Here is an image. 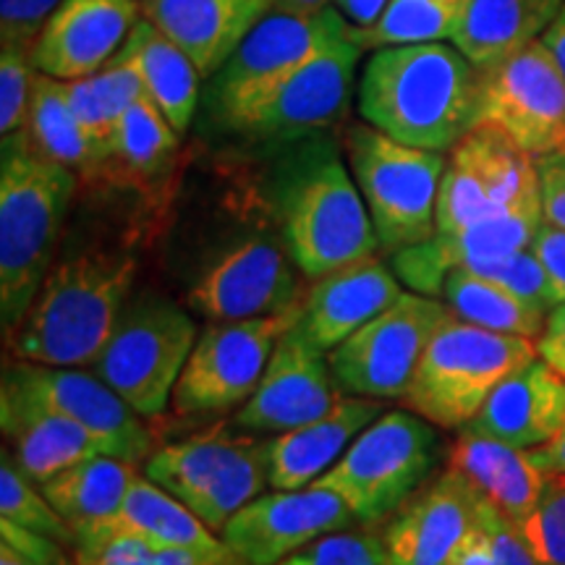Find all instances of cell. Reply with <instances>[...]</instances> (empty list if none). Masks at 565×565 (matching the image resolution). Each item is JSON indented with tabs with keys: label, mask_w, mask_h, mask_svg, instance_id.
<instances>
[{
	"label": "cell",
	"mask_w": 565,
	"mask_h": 565,
	"mask_svg": "<svg viewBox=\"0 0 565 565\" xmlns=\"http://www.w3.org/2000/svg\"><path fill=\"white\" fill-rule=\"evenodd\" d=\"M26 137L45 158H51L71 171L84 175L100 173V160L92 150L87 134L68 103L66 82L55 76H34L30 118H26Z\"/></svg>",
	"instance_id": "33"
},
{
	"label": "cell",
	"mask_w": 565,
	"mask_h": 565,
	"mask_svg": "<svg viewBox=\"0 0 565 565\" xmlns=\"http://www.w3.org/2000/svg\"><path fill=\"white\" fill-rule=\"evenodd\" d=\"M448 317L450 307L435 296L401 294L328 353L338 387L364 398H404L424 351Z\"/></svg>",
	"instance_id": "10"
},
{
	"label": "cell",
	"mask_w": 565,
	"mask_h": 565,
	"mask_svg": "<svg viewBox=\"0 0 565 565\" xmlns=\"http://www.w3.org/2000/svg\"><path fill=\"white\" fill-rule=\"evenodd\" d=\"M242 433H231L221 424L186 440L162 445L145 461V477H150L154 484H160L194 511L221 482L225 463L242 440Z\"/></svg>",
	"instance_id": "31"
},
{
	"label": "cell",
	"mask_w": 565,
	"mask_h": 565,
	"mask_svg": "<svg viewBox=\"0 0 565 565\" xmlns=\"http://www.w3.org/2000/svg\"><path fill=\"white\" fill-rule=\"evenodd\" d=\"M482 492L454 466L424 482L383 529L393 565H450L482 513Z\"/></svg>",
	"instance_id": "19"
},
{
	"label": "cell",
	"mask_w": 565,
	"mask_h": 565,
	"mask_svg": "<svg viewBox=\"0 0 565 565\" xmlns=\"http://www.w3.org/2000/svg\"><path fill=\"white\" fill-rule=\"evenodd\" d=\"M63 0H0V40L3 47L32 51L40 32Z\"/></svg>",
	"instance_id": "43"
},
{
	"label": "cell",
	"mask_w": 565,
	"mask_h": 565,
	"mask_svg": "<svg viewBox=\"0 0 565 565\" xmlns=\"http://www.w3.org/2000/svg\"><path fill=\"white\" fill-rule=\"evenodd\" d=\"M563 6L565 0H469L454 45L484 71L534 42Z\"/></svg>",
	"instance_id": "28"
},
{
	"label": "cell",
	"mask_w": 565,
	"mask_h": 565,
	"mask_svg": "<svg viewBox=\"0 0 565 565\" xmlns=\"http://www.w3.org/2000/svg\"><path fill=\"white\" fill-rule=\"evenodd\" d=\"M565 422V377L545 359L505 377L466 427L515 448H540Z\"/></svg>",
	"instance_id": "25"
},
{
	"label": "cell",
	"mask_w": 565,
	"mask_h": 565,
	"mask_svg": "<svg viewBox=\"0 0 565 565\" xmlns=\"http://www.w3.org/2000/svg\"><path fill=\"white\" fill-rule=\"evenodd\" d=\"M391 0H333V6L351 21L356 30H370L383 17L385 6Z\"/></svg>",
	"instance_id": "48"
},
{
	"label": "cell",
	"mask_w": 565,
	"mask_h": 565,
	"mask_svg": "<svg viewBox=\"0 0 565 565\" xmlns=\"http://www.w3.org/2000/svg\"><path fill=\"white\" fill-rule=\"evenodd\" d=\"M345 150L380 249L395 254L429 242L437 233V196L448 166L443 152L395 141L374 126H353Z\"/></svg>",
	"instance_id": "7"
},
{
	"label": "cell",
	"mask_w": 565,
	"mask_h": 565,
	"mask_svg": "<svg viewBox=\"0 0 565 565\" xmlns=\"http://www.w3.org/2000/svg\"><path fill=\"white\" fill-rule=\"evenodd\" d=\"M299 315L301 303H296L270 317L207 324L173 391L175 414H221L246 404L263 380L275 345Z\"/></svg>",
	"instance_id": "12"
},
{
	"label": "cell",
	"mask_w": 565,
	"mask_h": 565,
	"mask_svg": "<svg viewBox=\"0 0 565 565\" xmlns=\"http://www.w3.org/2000/svg\"><path fill=\"white\" fill-rule=\"evenodd\" d=\"M536 173H540L542 215L550 225L565 231V152L536 158Z\"/></svg>",
	"instance_id": "45"
},
{
	"label": "cell",
	"mask_w": 565,
	"mask_h": 565,
	"mask_svg": "<svg viewBox=\"0 0 565 565\" xmlns=\"http://www.w3.org/2000/svg\"><path fill=\"white\" fill-rule=\"evenodd\" d=\"M542 42H545V45L550 47V53L555 55L557 66H561L563 76H565V6L555 17L553 24L547 26L545 34H542Z\"/></svg>",
	"instance_id": "50"
},
{
	"label": "cell",
	"mask_w": 565,
	"mask_h": 565,
	"mask_svg": "<svg viewBox=\"0 0 565 565\" xmlns=\"http://www.w3.org/2000/svg\"><path fill=\"white\" fill-rule=\"evenodd\" d=\"M9 366L47 406L79 424L103 456L121 458L134 466L150 458L152 433L147 424L95 372L19 362V359L9 362Z\"/></svg>",
	"instance_id": "18"
},
{
	"label": "cell",
	"mask_w": 565,
	"mask_h": 565,
	"mask_svg": "<svg viewBox=\"0 0 565 565\" xmlns=\"http://www.w3.org/2000/svg\"><path fill=\"white\" fill-rule=\"evenodd\" d=\"M542 204L536 158L490 124H477L450 152L437 196V233Z\"/></svg>",
	"instance_id": "11"
},
{
	"label": "cell",
	"mask_w": 565,
	"mask_h": 565,
	"mask_svg": "<svg viewBox=\"0 0 565 565\" xmlns=\"http://www.w3.org/2000/svg\"><path fill=\"white\" fill-rule=\"evenodd\" d=\"M536 351H540V359H545L557 374L565 377V303L547 315L545 330L536 338Z\"/></svg>",
	"instance_id": "47"
},
{
	"label": "cell",
	"mask_w": 565,
	"mask_h": 565,
	"mask_svg": "<svg viewBox=\"0 0 565 565\" xmlns=\"http://www.w3.org/2000/svg\"><path fill=\"white\" fill-rule=\"evenodd\" d=\"M196 338V322L179 303L158 294L134 296L118 315L100 356L92 362V372L134 412L150 419L173 404V391Z\"/></svg>",
	"instance_id": "8"
},
{
	"label": "cell",
	"mask_w": 565,
	"mask_h": 565,
	"mask_svg": "<svg viewBox=\"0 0 565 565\" xmlns=\"http://www.w3.org/2000/svg\"><path fill=\"white\" fill-rule=\"evenodd\" d=\"M448 466L469 479L508 521L521 526L540 503L547 477L532 454L466 427L454 443Z\"/></svg>",
	"instance_id": "26"
},
{
	"label": "cell",
	"mask_w": 565,
	"mask_h": 565,
	"mask_svg": "<svg viewBox=\"0 0 565 565\" xmlns=\"http://www.w3.org/2000/svg\"><path fill=\"white\" fill-rule=\"evenodd\" d=\"M443 299L450 312L466 322L494 330V333L529 338V341H536L547 322L545 309L534 307L508 288L466 270V267H456L448 273Z\"/></svg>",
	"instance_id": "32"
},
{
	"label": "cell",
	"mask_w": 565,
	"mask_h": 565,
	"mask_svg": "<svg viewBox=\"0 0 565 565\" xmlns=\"http://www.w3.org/2000/svg\"><path fill=\"white\" fill-rule=\"evenodd\" d=\"M383 414L377 398L341 393L335 406L317 419L267 440V484L303 490L345 454L362 429Z\"/></svg>",
	"instance_id": "24"
},
{
	"label": "cell",
	"mask_w": 565,
	"mask_h": 565,
	"mask_svg": "<svg viewBox=\"0 0 565 565\" xmlns=\"http://www.w3.org/2000/svg\"><path fill=\"white\" fill-rule=\"evenodd\" d=\"M519 532L536 563L565 565V475L547 477L540 503Z\"/></svg>",
	"instance_id": "40"
},
{
	"label": "cell",
	"mask_w": 565,
	"mask_h": 565,
	"mask_svg": "<svg viewBox=\"0 0 565 565\" xmlns=\"http://www.w3.org/2000/svg\"><path fill=\"white\" fill-rule=\"evenodd\" d=\"M466 270L498 282V286L508 288V291L521 296V299L534 303V307L545 309L547 315L553 312L555 307H561V299H557L553 291V282H550L545 267H542L540 259L534 257L532 249L508 254V257L492 259V263L466 267Z\"/></svg>",
	"instance_id": "41"
},
{
	"label": "cell",
	"mask_w": 565,
	"mask_h": 565,
	"mask_svg": "<svg viewBox=\"0 0 565 565\" xmlns=\"http://www.w3.org/2000/svg\"><path fill=\"white\" fill-rule=\"evenodd\" d=\"M479 124L532 158L565 152V76L542 40L479 71Z\"/></svg>",
	"instance_id": "13"
},
{
	"label": "cell",
	"mask_w": 565,
	"mask_h": 565,
	"mask_svg": "<svg viewBox=\"0 0 565 565\" xmlns=\"http://www.w3.org/2000/svg\"><path fill=\"white\" fill-rule=\"evenodd\" d=\"M134 0H63L32 47L34 68L71 82L95 74L137 26Z\"/></svg>",
	"instance_id": "20"
},
{
	"label": "cell",
	"mask_w": 565,
	"mask_h": 565,
	"mask_svg": "<svg viewBox=\"0 0 565 565\" xmlns=\"http://www.w3.org/2000/svg\"><path fill=\"white\" fill-rule=\"evenodd\" d=\"M529 249L534 252V257L545 267L557 299L565 303V231L545 221L540 225V231L534 233Z\"/></svg>",
	"instance_id": "46"
},
{
	"label": "cell",
	"mask_w": 565,
	"mask_h": 565,
	"mask_svg": "<svg viewBox=\"0 0 565 565\" xmlns=\"http://www.w3.org/2000/svg\"><path fill=\"white\" fill-rule=\"evenodd\" d=\"M353 32L356 26L335 6L315 13H270L212 79V110L217 121L231 129L294 71Z\"/></svg>",
	"instance_id": "9"
},
{
	"label": "cell",
	"mask_w": 565,
	"mask_h": 565,
	"mask_svg": "<svg viewBox=\"0 0 565 565\" xmlns=\"http://www.w3.org/2000/svg\"><path fill=\"white\" fill-rule=\"evenodd\" d=\"M324 351L301 333L299 320L275 345L267 370L233 424L246 433L280 435L317 419L341 398Z\"/></svg>",
	"instance_id": "16"
},
{
	"label": "cell",
	"mask_w": 565,
	"mask_h": 565,
	"mask_svg": "<svg viewBox=\"0 0 565 565\" xmlns=\"http://www.w3.org/2000/svg\"><path fill=\"white\" fill-rule=\"evenodd\" d=\"M134 479V463L97 454L42 482L40 490L76 534L110 519L124 505Z\"/></svg>",
	"instance_id": "29"
},
{
	"label": "cell",
	"mask_w": 565,
	"mask_h": 565,
	"mask_svg": "<svg viewBox=\"0 0 565 565\" xmlns=\"http://www.w3.org/2000/svg\"><path fill=\"white\" fill-rule=\"evenodd\" d=\"M275 207L288 257L307 278L317 280L380 249L356 179L330 141L307 137L282 162Z\"/></svg>",
	"instance_id": "4"
},
{
	"label": "cell",
	"mask_w": 565,
	"mask_h": 565,
	"mask_svg": "<svg viewBox=\"0 0 565 565\" xmlns=\"http://www.w3.org/2000/svg\"><path fill=\"white\" fill-rule=\"evenodd\" d=\"M437 435L414 412H383L309 487L333 492L359 524L387 521L433 475Z\"/></svg>",
	"instance_id": "6"
},
{
	"label": "cell",
	"mask_w": 565,
	"mask_h": 565,
	"mask_svg": "<svg viewBox=\"0 0 565 565\" xmlns=\"http://www.w3.org/2000/svg\"><path fill=\"white\" fill-rule=\"evenodd\" d=\"M0 565H34V563H30L24 555H19L17 550L0 542Z\"/></svg>",
	"instance_id": "52"
},
{
	"label": "cell",
	"mask_w": 565,
	"mask_h": 565,
	"mask_svg": "<svg viewBox=\"0 0 565 565\" xmlns=\"http://www.w3.org/2000/svg\"><path fill=\"white\" fill-rule=\"evenodd\" d=\"M126 47L141 71L147 95L158 103L175 131H186L196 113V95H200L202 79L192 58L147 19L137 21L126 40Z\"/></svg>",
	"instance_id": "30"
},
{
	"label": "cell",
	"mask_w": 565,
	"mask_h": 565,
	"mask_svg": "<svg viewBox=\"0 0 565 565\" xmlns=\"http://www.w3.org/2000/svg\"><path fill=\"white\" fill-rule=\"evenodd\" d=\"M9 454L11 450L3 448V456H0V519L51 536V540L74 550V529L66 524V519L51 505L45 492L34 487V479L26 477Z\"/></svg>",
	"instance_id": "37"
},
{
	"label": "cell",
	"mask_w": 565,
	"mask_h": 565,
	"mask_svg": "<svg viewBox=\"0 0 565 565\" xmlns=\"http://www.w3.org/2000/svg\"><path fill=\"white\" fill-rule=\"evenodd\" d=\"M280 565H393L383 532L372 529H341L309 542Z\"/></svg>",
	"instance_id": "39"
},
{
	"label": "cell",
	"mask_w": 565,
	"mask_h": 565,
	"mask_svg": "<svg viewBox=\"0 0 565 565\" xmlns=\"http://www.w3.org/2000/svg\"><path fill=\"white\" fill-rule=\"evenodd\" d=\"M189 301L212 322L270 317L301 303L288 257L259 236L223 252L194 282Z\"/></svg>",
	"instance_id": "17"
},
{
	"label": "cell",
	"mask_w": 565,
	"mask_h": 565,
	"mask_svg": "<svg viewBox=\"0 0 565 565\" xmlns=\"http://www.w3.org/2000/svg\"><path fill=\"white\" fill-rule=\"evenodd\" d=\"M330 0H278V11L288 13H315L328 9Z\"/></svg>",
	"instance_id": "51"
},
{
	"label": "cell",
	"mask_w": 565,
	"mask_h": 565,
	"mask_svg": "<svg viewBox=\"0 0 565 565\" xmlns=\"http://www.w3.org/2000/svg\"><path fill=\"white\" fill-rule=\"evenodd\" d=\"M34 61L26 47H3L0 53V131L3 137L26 129L30 118Z\"/></svg>",
	"instance_id": "42"
},
{
	"label": "cell",
	"mask_w": 565,
	"mask_h": 565,
	"mask_svg": "<svg viewBox=\"0 0 565 565\" xmlns=\"http://www.w3.org/2000/svg\"><path fill=\"white\" fill-rule=\"evenodd\" d=\"M401 294V280L391 267L377 257L356 259L312 282L301 299L299 328L317 349L330 353Z\"/></svg>",
	"instance_id": "22"
},
{
	"label": "cell",
	"mask_w": 565,
	"mask_h": 565,
	"mask_svg": "<svg viewBox=\"0 0 565 565\" xmlns=\"http://www.w3.org/2000/svg\"><path fill=\"white\" fill-rule=\"evenodd\" d=\"M450 565H540L521 536L519 526L508 521L492 503H482L479 524L466 536Z\"/></svg>",
	"instance_id": "38"
},
{
	"label": "cell",
	"mask_w": 565,
	"mask_h": 565,
	"mask_svg": "<svg viewBox=\"0 0 565 565\" xmlns=\"http://www.w3.org/2000/svg\"><path fill=\"white\" fill-rule=\"evenodd\" d=\"M137 263L124 254L87 252L47 273L17 330L6 338L19 362L92 366L131 299Z\"/></svg>",
	"instance_id": "3"
},
{
	"label": "cell",
	"mask_w": 565,
	"mask_h": 565,
	"mask_svg": "<svg viewBox=\"0 0 565 565\" xmlns=\"http://www.w3.org/2000/svg\"><path fill=\"white\" fill-rule=\"evenodd\" d=\"M175 150H179V131L150 95H141L121 116L108 168L116 166L134 181L158 179L173 160Z\"/></svg>",
	"instance_id": "34"
},
{
	"label": "cell",
	"mask_w": 565,
	"mask_h": 565,
	"mask_svg": "<svg viewBox=\"0 0 565 565\" xmlns=\"http://www.w3.org/2000/svg\"><path fill=\"white\" fill-rule=\"evenodd\" d=\"M0 424L13 461L38 484L100 454L79 424L47 406L9 364L0 387Z\"/></svg>",
	"instance_id": "21"
},
{
	"label": "cell",
	"mask_w": 565,
	"mask_h": 565,
	"mask_svg": "<svg viewBox=\"0 0 565 565\" xmlns=\"http://www.w3.org/2000/svg\"><path fill=\"white\" fill-rule=\"evenodd\" d=\"M74 561L76 565H228L236 555L228 547H166L131 534H95L76 540Z\"/></svg>",
	"instance_id": "36"
},
{
	"label": "cell",
	"mask_w": 565,
	"mask_h": 565,
	"mask_svg": "<svg viewBox=\"0 0 565 565\" xmlns=\"http://www.w3.org/2000/svg\"><path fill=\"white\" fill-rule=\"evenodd\" d=\"M362 51L359 30L333 42L299 71H294L263 103L244 113L231 129L273 145H288L322 131L341 116L349 103L353 71Z\"/></svg>",
	"instance_id": "14"
},
{
	"label": "cell",
	"mask_w": 565,
	"mask_h": 565,
	"mask_svg": "<svg viewBox=\"0 0 565 565\" xmlns=\"http://www.w3.org/2000/svg\"><path fill=\"white\" fill-rule=\"evenodd\" d=\"M0 542L17 550L19 555H24L34 565H76L74 557L66 555V545L3 519H0Z\"/></svg>",
	"instance_id": "44"
},
{
	"label": "cell",
	"mask_w": 565,
	"mask_h": 565,
	"mask_svg": "<svg viewBox=\"0 0 565 565\" xmlns=\"http://www.w3.org/2000/svg\"><path fill=\"white\" fill-rule=\"evenodd\" d=\"M479 68L443 42L380 47L359 84V113L419 150H454L479 124Z\"/></svg>",
	"instance_id": "1"
},
{
	"label": "cell",
	"mask_w": 565,
	"mask_h": 565,
	"mask_svg": "<svg viewBox=\"0 0 565 565\" xmlns=\"http://www.w3.org/2000/svg\"><path fill=\"white\" fill-rule=\"evenodd\" d=\"M71 168L45 158L26 131L3 137L0 154V320L9 338L53 270L68 204Z\"/></svg>",
	"instance_id": "2"
},
{
	"label": "cell",
	"mask_w": 565,
	"mask_h": 565,
	"mask_svg": "<svg viewBox=\"0 0 565 565\" xmlns=\"http://www.w3.org/2000/svg\"><path fill=\"white\" fill-rule=\"evenodd\" d=\"M356 524V515L333 492L303 487L275 490L246 503L228 524L221 540L246 565H280L309 542Z\"/></svg>",
	"instance_id": "15"
},
{
	"label": "cell",
	"mask_w": 565,
	"mask_h": 565,
	"mask_svg": "<svg viewBox=\"0 0 565 565\" xmlns=\"http://www.w3.org/2000/svg\"><path fill=\"white\" fill-rule=\"evenodd\" d=\"M278 0H145L141 17L192 58L200 76H215Z\"/></svg>",
	"instance_id": "23"
},
{
	"label": "cell",
	"mask_w": 565,
	"mask_h": 565,
	"mask_svg": "<svg viewBox=\"0 0 565 565\" xmlns=\"http://www.w3.org/2000/svg\"><path fill=\"white\" fill-rule=\"evenodd\" d=\"M532 454V461L540 466L542 475L553 477V475H565V422L563 427L557 429V435L553 440L540 445V448L529 450Z\"/></svg>",
	"instance_id": "49"
},
{
	"label": "cell",
	"mask_w": 565,
	"mask_h": 565,
	"mask_svg": "<svg viewBox=\"0 0 565 565\" xmlns=\"http://www.w3.org/2000/svg\"><path fill=\"white\" fill-rule=\"evenodd\" d=\"M469 0H391L370 30H359L364 51L454 40Z\"/></svg>",
	"instance_id": "35"
},
{
	"label": "cell",
	"mask_w": 565,
	"mask_h": 565,
	"mask_svg": "<svg viewBox=\"0 0 565 565\" xmlns=\"http://www.w3.org/2000/svg\"><path fill=\"white\" fill-rule=\"evenodd\" d=\"M228 565H246V563H244V561H238V557H236V561H231Z\"/></svg>",
	"instance_id": "53"
},
{
	"label": "cell",
	"mask_w": 565,
	"mask_h": 565,
	"mask_svg": "<svg viewBox=\"0 0 565 565\" xmlns=\"http://www.w3.org/2000/svg\"><path fill=\"white\" fill-rule=\"evenodd\" d=\"M95 534H131L166 547L225 550V542L217 540L215 532L192 508L162 490L160 484H154L150 477L139 475L134 479L124 505L110 519L76 532V540Z\"/></svg>",
	"instance_id": "27"
},
{
	"label": "cell",
	"mask_w": 565,
	"mask_h": 565,
	"mask_svg": "<svg viewBox=\"0 0 565 565\" xmlns=\"http://www.w3.org/2000/svg\"><path fill=\"white\" fill-rule=\"evenodd\" d=\"M536 356L529 338L494 333L450 312L424 351L404 401L408 412L437 427H466L494 387Z\"/></svg>",
	"instance_id": "5"
}]
</instances>
